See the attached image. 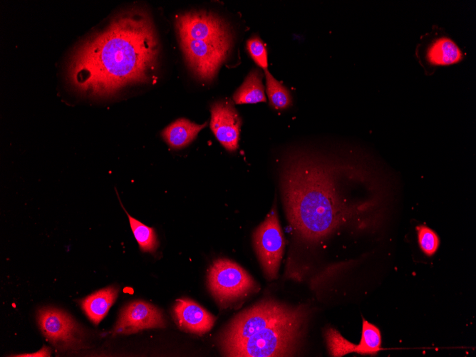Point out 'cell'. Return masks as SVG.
<instances>
[{"instance_id": "21", "label": "cell", "mask_w": 476, "mask_h": 357, "mask_svg": "<svg viewBox=\"0 0 476 357\" xmlns=\"http://www.w3.org/2000/svg\"><path fill=\"white\" fill-rule=\"evenodd\" d=\"M51 356V348L43 346L39 351L31 353H22L14 355L13 356L19 357H48Z\"/></svg>"}, {"instance_id": "14", "label": "cell", "mask_w": 476, "mask_h": 357, "mask_svg": "<svg viewBox=\"0 0 476 357\" xmlns=\"http://www.w3.org/2000/svg\"><path fill=\"white\" fill-rule=\"evenodd\" d=\"M263 74L258 69L252 70L243 83L234 92L232 99L236 104H254L266 102Z\"/></svg>"}, {"instance_id": "1", "label": "cell", "mask_w": 476, "mask_h": 357, "mask_svg": "<svg viewBox=\"0 0 476 357\" xmlns=\"http://www.w3.org/2000/svg\"><path fill=\"white\" fill-rule=\"evenodd\" d=\"M159 49L149 14L141 9H128L76 48L68 64V81L80 93L113 95L127 86L153 81Z\"/></svg>"}, {"instance_id": "19", "label": "cell", "mask_w": 476, "mask_h": 357, "mask_svg": "<svg viewBox=\"0 0 476 357\" xmlns=\"http://www.w3.org/2000/svg\"><path fill=\"white\" fill-rule=\"evenodd\" d=\"M421 250L428 256L433 255L438 249L440 240L437 234L425 225L416 227Z\"/></svg>"}, {"instance_id": "2", "label": "cell", "mask_w": 476, "mask_h": 357, "mask_svg": "<svg viewBox=\"0 0 476 357\" xmlns=\"http://www.w3.org/2000/svg\"><path fill=\"white\" fill-rule=\"evenodd\" d=\"M348 167L301 155L283 167L280 185L286 214L301 239L322 242L368 209L350 205L341 192L340 179Z\"/></svg>"}, {"instance_id": "6", "label": "cell", "mask_w": 476, "mask_h": 357, "mask_svg": "<svg viewBox=\"0 0 476 357\" xmlns=\"http://www.w3.org/2000/svg\"><path fill=\"white\" fill-rule=\"evenodd\" d=\"M253 243L265 276L277 277L284 250V238L274 204L265 219L256 228Z\"/></svg>"}, {"instance_id": "15", "label": "cell", "mask_w": 476, "mask_h": 357, "mask_svg": "<svg viewBox=\"0 0 476 357\" xmlns=\"http://www.w3.org/2000/svg\"><path fill=\"white\" fill-rule=\"evenodd\" d=\"M121 205L128 215L131 230L139 245L140 249L143 252H155L159 242L155 229L130 216L123 205L122 204Z\"/></svg>"}, {"instance_id": "3", "label": "cell", "mask_w": 476, "mask_h": 357, "mask_svg": "<svg viewBox=\"0 0 476 357\" xmlns=\"http://www.w3.org/2000/svg\"><path fill=\"white\" fill-rule=\"evenodd\" d=\"M308 316L304 306L264 299L240 312L224 328L218 338L222 352L225 356H294Z\"/></svg>"}, {"instance_id": "7", "label": "cell", "mask_w": 476, "mask_h": 357, "mask_svg": "<svg viewBox=\"0 0 476 357\" xmlns=\"http://www.w3.org/2000/svg\"><path fill=\"white\" fill-rule=\"evenodd\" d=\"M38 325L43 335L61 351L85 347L84 332L66 312L53 307H43L37 313Z\"/></svg>"}, {"instance_id": "16", "label": "cell", "mask_w": 476, "mask_h": 357, "mask_svg": "<svg viewBox=\"0 0 476 357\" xmlns=\"http://www.w3.org/2000/svg\"><path fill=\"white\" fill-rule=\"evenodd\" d=\"M266 76L267 94L269 104L276 110H284L292 105V98L289 90L269 73L264 70Z\"/></svg>"}, {"instance_id": "5", "label": "cell", "mask_w": 476, "mask_h": 357, "mask_svg": "<svg viewBox=\"0 0 476 357\" xmlns=\"http://www.w3.org/2000/svg\"><path fill=\"white\" fill-rule=\"evenodd\" d=\"M207 283L212 295L220 304L234 301L257 288L246 270L227 259L214 261L209 269Z\"/></svg>"}, {"instance_id": "11", "label": "cell", "mask_w": 476, "mask_h": 357, "mask_svg": "<svg viewBox=\"0 0 476 357\" xmlns=\"http://www.w3.org/2000/svg\"><path fill=\"white\" fill-rule=\"evenodd\" d=\"M118 291L115 286H108L80 301L83 312L94 324H98L106 316L117 299Z\"/></svg>"}, {"instance_id": "18", "label": "cell", "mask_w": 476, "mask_h": 357, "mask_svg": "<svg viewBox=\"0 0 476 357\" xmlns=\"http://www.w3.org/2000/svg\"><path fill=\"white\" fill-rule=\"evenodd\" d=\"M328 349L332 356H343L351 352H355L356 344L344 338L338 331L328 328L325 332Z\"/></svg>"}, {"instance_id": "4", "label": "cell", "mask_w": 476, "mask_h": 357, "mask_svg": "<svg viewBox=\"0 0 476 357\" xmlns=\"http://www.w3.org/2000/svg\"><path fill=\"white\" fill-rule=\"evenodd\" d=\"M175 27L190 69L199 80L212 81L232 48L228 24L213 13L191 11L176 16Z\"/></svg>"}, {"instance_id": "12", "label": "cell", "mask_w": 476, "mask_h": 357, "mask_svg": "<svg viewBox=\"0 0 476 357\" xmlns=\"http://www.w3.org/2000/svg\"><path fill=\"white\" fill-rule=\"evenodd\" d=\"M207 124L199 125L186 118H179L167 125L161 135L170 147L181 149L191 143Z\"/></svg>"}, {"instance_id": "17", "label": "cell", "mask_w": 476, "mask_h": 357, "mask_svg": "<svg viewBox=\"0 0 476 357\" xmlns=\"http://www.w3.org/2000/svg\"><path fill=\"white\" fill-rule=\"evenodd\" d=\"M381 348L379 328L363 318L361 341L356 345L355 352L361 355L374 356Z\"/></svg>"}, {"instance_id": "20", "label": "cell", "mask_w": 476, "mask_h": 357, "mask_svg": "<svg viewBox=\"0 0 476 357\" xmlns=\"http://www.w3.org/2000/svg\"><path fill=\"white\" fill-rule=\"evenodd\" d=\"M247 49L249 56L258 66L264 71L267 69V51L264 43L259 36H254L247 40Z\"/></svg>"}, {"instance_id": "8", "label": "cell", "mask_w": 476, "mask_h": 357, "mask_svg": "<svg viewBox=\"0 0 476 357\" xmlns=\"http://www.w3.org/2000/svg\"><path fill=\"white\" fill-rule=\"evenodd\" d=\"M166 321L155 306L140 300L126 305L120 311L114 326L113 334H131L153 328H165Z\"/></svg>"}, {"instance_id": "9", "label": "cell", "mask_w": 476, "mask_h": 357, "mask_svg": "<svg viewBox=\"0 0 476 357\" xmlns=\"http://www.w3.org/2000/svg\"><path fill=\"white\" fill-rule=\"evenodd\" d=\"M210 129L221 145L234 152L239 146L242 119L230 101L219 100L210 107Z\"/></svg>"}, {"instance_id": "13", "label": "cell", "mask_w": 476, "mask_h": 357, "mask_svg": "<svg viewBox=\"0 0 476 357\" xmlns=\"http://www.w3.org/2000/svg\"><path fill=\"white\" fill-rule=\"evenodd\" d=\"M425 53L428 62L434 66L450 65L462 59L459 47L447 37H440L433 41L428 46Z\"/></svg>"}, {"instance_id": "10", "label": "cell", "mask_w": 476, "mask_h": 357, "mask_svg": "<svg viewBox=\"0 0 476 357\" xmlns=\"http://www.w3.org/2000/svg\"><path fill=\"white\" fill-rule=\"evenodd\" d=\"M172 312L180 328L198 335L210 331L216 320V317L200 304L186 298L176 300Z\"/></svg>"}]
</instances>
